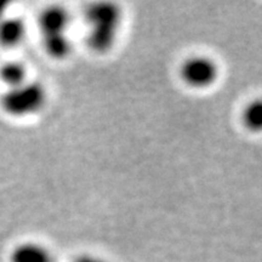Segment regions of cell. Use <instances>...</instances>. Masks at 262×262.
I'll return each instance as SVG.
<instances>
[{
    "label": "cell",
    "instance_id": "30bf717a",
    "mask_svg": "<svg viewBox=\"0 0 262 262\" xmlns=\"http://www.w3.org/2000/svg\"><path fill=\"white\" fill-rule=\"evenodd\" d=\"M74 262H106L102 258H98L96 256H91V255H81Z\"/></svg>",
    "mask_w": 262,
    "mask_h": 262
},
{
    "label": "cell",
    "instance_id": "8fae6325",
    "mask_svg": "<svg viewBox=\"0 0 262 262\" xmlns=\"http://www.w3.org/2000/svg\"><path fill=\"white\" fill-rule=\"evenodd\" d=\"M8 3L6 2H2L0 0V21L6 16V9H8Z\"/></svg>",
    "mask_w": 262,
    "mask_h": 262
},
{
    "label": "cell",
    "instance_id": "7a4b0ae2",
    "mask_svg": "<svg viewBox=\"0 0 262 262\" xmlns=\"http://www.w3.org/2000/svg\"><path fill=\"white\" fill-rule=\"evenodd\" d=\"M47 102V91L40 84L26 81L18 86L10 88L0 98V106L9 116L29 117L38 113Z\"/></svg>",
    "mask_w": 262,
    "mask_h": 262
},
{
    "label": "cell",
    "instance_id": "52a82bcc",
    "mask_svg": "<svg viewBox=\"0 0 262 262\" xmlns=\"http://www.w3.org/2000/svg\"><path fill=\"white\" fill-rule=\"evenodd\" d=\"M26 78H27V71L19 62H6L0 67V79L5 85H8V89L26 83L27 81Z\"/></svg>",
    "mask_w": 262,
    "mask_h": 262
},
{
    "label": "cell",
    "instance_id": "277c9868",
    "mask_svg": "<svg viewBox=\"0 0 262 262\" xmlns=\"http://www.w3.org/2000/svg\"><path fill=\"white\" fill-rule=\"evenodd\" d=\"M70 14L61 6H49L42 10L39 16V29L41 32V38L57 37L67 34L70 27Z\"/></svg>",
    "mask_w": 262,
    "mask_h": 262
},
{
    "label": "cell",
    "instance_id": "8992f818",
    "mask_svg": "<svg viewBox=\"0 0 262 262\" xmlns=\"http://www.w3.org/2000/svg\"><path fill=\"white\" fill-rule=\"evenodd\" d=\"M11 262H54V258L50 251L42 245L24 243L12 250Z\"/></svg>",
    "mask_w": 262,
    "mask_h": 262
},
{
    "label": "cell",
    "instance_id": "3957f363",
    "mask_svg": "<svg viewBox=\"0 0 262 262\" xmlns=\"http://www.w3.org/2000/svg\"><path fill=\"white\" fill-rule=\"evenodd\" d=\"M180 77L188 86L194 89H206L217 79L219 67L210 57L196 55L182 62Z\"/></svg>",
    "mask_w": 262,
    "mask_h": 262
},
{
    "label": "cell",
    "instance_id": "5b68a950",
    "mask_svg": "<svg viewBox=\"0 0 262 262\" xmlns=\"http://www.w3.org/2000/svg\"><path fill=\"white\" fill-rule=\"evenodd\" d=\"M26 37L25 22L18 17L5 16L0 21V45L12 48L21 44Z\"/></svg>",
    "mask_w": 262,
    "mask_h": 262
},
{
    "label": "cell",
    "instance_id": "ba28073f",
    "mask_svg": "<svg viewBox=\"0 0 262 262\" xmlns=\"http://www.w3.org/2000/svg\"><path fill=\"white\" fill-rule=\"evenodd\" d=\"M42 45L49 56L56 60L67 58L72 52V42L67 34L42 38Z\"/></svg>",
    "mask_w": 262,
    "mask_h": 262
},
{
    "label": "cell",
    "instance_id": "9c48e42d",
    "mask_svg": "<svg viewBox=\"0 0 262 262\" xmlns=\"http://www.w3.org/2000/svg\"><path fill=\"white\" fill-rule=\"evenodd\" d=\"M243 122L249 130H260L262 124V106L260 101H253L248 104L243 113Z\"/></svg>",
    "mask_w": 262,
    "mask_h": 262
},
{
    "label": "cell",
    "instance_id": "6da1fadb",
    "mask_svg": "<svg viewBox=\"0 0 262 262\" xmlns=\"http://www.w3.org/2000/svg\"><path fill=\"white\" fill-rule=\"evenodd\" d=\"M86 41L96 54H106L114 47L122 25V10L114 3H94L85 11Z\"/></svg>",
    "mask_w": 262,
    "mask_h": 262
}]
</instances>
